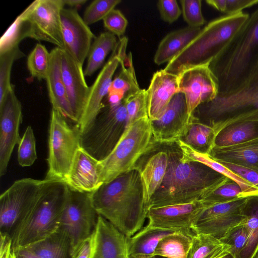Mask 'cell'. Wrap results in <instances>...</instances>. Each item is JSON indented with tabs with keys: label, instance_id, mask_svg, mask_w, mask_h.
<instances>
[{
	"label": "cell",
	"instance_id": "cell-30",
	"mask_svg": "<svg viewBox=\"0 0 258 258\" xmlns=\"http://www.w3.org/2000/svg\"><path fill=\"white\" fill-rule=\"evenodd\" d=\"M24 247L38 258H73L70 239L58 228L46 238Z\"/></svg>",
	"mask_w": 258,
	"mask_h": 258
},
{
	"label": "cell",
	"instance_id": "cell-1",
	"mask_svg": "<svg viewBox=\"0 0 258 258\" xmlns=\"http://www.w3.org/2000/svg\"><path fill=\"white\" fill-rule=\"evenodd\" d=\"M175 144H164L168 155L167 169L148 209L202 200L229 178L202 163L183 161Z\"/></svg>",
	"mask_w": 258,
	"mask_h": 258
},
{
	"label": "cell",
	"instance_id": "cell-54",
	"mask_svg": "<svg viewBox=\"0 0 258 258\" xmlns=\"http://www.w3.org/2000/svg\"><path fill=\"white\" fill-rule=\"evenodd\" d=\"M251 258H258V249Z\"/></svg>",
	"mask_w": 258,
	"mask_h": 258
},
{
	"label": "cell",
	"instance_id": "cell-29",
	"mask_svg": "<svg viewBox=\"0 0 258 258\" xmlns=\"http://www.w3.org/2000/svg\"><path fill=\"white\" fill-rule=\"evenodd\" d=\"M176 231L147 225L132 237L127 238L128 258H150L154 255L159 241Z\"/></svg>",
	"mask_w": 258,
	"mask_h": 258
},
{
	"label": "cell",
	"instance_id": "cell-27",
	"mask_svg": "<svg viewBox=\"0 0 258 258\" xmlns=\"http://www.w3.org/2000/svg\"><path fill=\"white\" fill-rule=\"evenodd\" d=\"M258 138V119H239L223 126L216 134L213 148L242 144Z\"/></svg>",
	"mask_w": 258,
	"mask_h": 258
},
{
	"label": "cell",
	"instance_id": "cell-20",
	"mask_svg": "<svg viewBox=\"0 0 258 258\" xmlns=\"http://www.w3.org/2000/svg\"><path fill=\"white\" fill-rule=\"evenodd\" d=\"M60 53L62 79L77 123L82 115L90 87L86 83L83 66L65 49L60 48Z\"/></svg>",
	"mask_w": 258,
	"mask_h": 258
},
{
	"label": "cell",
	"instance_id": "cell-3",
	"mask_svg": "<svg viewBox=\"0 0 258 258\" xmlns=\"http://www.w3.org/2000/svg\"><path fill=\"white\" fill-rule=\"evenodd\" d=\"M258 63V8L209 64L218 94L230 93L247 79Z\"/></svg>",
	"mask_w": 258,
	"mask_h": 258
},
{
	"label": "cell",
	"instance_id": "cell-12",
	"mask_svg": "<svg viewBox=\"0 0 258 258\" xmlns=\"http://www.w3.org/2000/svg\"><path fill=\"white\" fill-rule=\"evenodd\" d=\"M98 217L92 204L91 193L70 190L61 214L58 229L70 239L72 257L82 243L94 232Z\"/></svg>",
	"mask_w": 258,
	"mask_h": 258
},
{
	"label": "cell",
	"instance_id": "cell-45",
	"mask_svg": "<svg viewBox=\"0 0 258 258\" xmlns=\"http://www.w3.org/2000/svg\"><path fill=\"white\" fill-rule=\"evenodd\" d=\"M104 26L114 35L120 37L125 32L128 21L120 11L111 10L103 19Z\"/></svg>",
	"mask_w": 258,
	"mask_h": 258
},
{
	"label": "cell",
	"instance_id": "cell-49",
	"mask_svg": "<svg viewBox=\"0 0 258 258\" xmlns=\"http://www.w3.org/2000/svg\"><path fill=\"white\" fill-rule=\"evenodd\" d=\"M95 246L94 232L80 245L73 258H91Z\"/></svg>",
	"mask_w": 258,
	"mask_h": 258
},
{
	"label": "cell",
	"instance_id": "cell-37",
	"mask_svg": "<svg viewBox=\"0 0 258 258\" xmlns=\"http://www.w3.org/2000/svg\"><path fill=\"white\" fill-rule=\"evenodd\" d=\"M50 62V52L45 46L37 43L27 57V68L32 78L45 80Z\"/></svg>",
	"mask_w": 258,
	"mask_h": 258
},
{
	"label": "cell",
	"instance_id": "cell-7",
	"mask_svg": "<svg viewBox=\"0 0 258 258\" xmlns=\"http://www.w3.org/2000/svg\"><path fill=\"white\" fill-rule=\"evenodd\" d=\"M157 144L154 140L149 116L133 122L125 128L110 153L99 161L101 183L136 168L139 159Z\"/></svg>",
	"mask_w": 258,
	"mask_h": 258
},
{
	"label": "cell",
	"instance_id": "cell-38",
	"mask_svg": "<svg viewBox=\"0 0 258 258\" xmlns=\"http://www.w3.org/2000/svg\"><path fill=\"white\" fill-rule=\"evenodd\" d=\"M25 56L19 46L0 53V102L13 85L10 81L13 64L15 60Z\"/></svg>",
	"mask_w": 258,
	"mask_h": 258
},
{
	"label": "cell",
	"instance_id": "cell-22",
	"mask_svg": "<svg viewBox=\"0 0 258 258\" xmlns=\"http://www.w3.org/2000/svg\"><path fill=\"white\" fill-rule=\"evenodd\" d=\"M99 161L81 147L64 181L69 189L84 193H92L97 190L102 184Z\"/></svg>",
	"mask_w": 258,
	"mask_h": 258
},
{
	"label": "cell",
	"instance_id": "cell-19",
	"mask_svg": "<svg viewBox=\"0 0 258 258\" xmlns=\"http://www.w3.org/2000/svg\"><path fill=\"white\" fill-rule=\"evenodd\" d=\"M64 49L81 65L88 56L96 36L76 9L63 8L60 14Z\"/></svg>",
	"mask_w": 258,
	"mask_h": 258
},
{
	"label": "cell",
	"instance_id": "cell-23",
	"mask_svg": "<svg viewBox=\"0 0 258 258\" xmlns=\"http://www.w3.org/2000/svg\"><path fill=\"white\" fill-rule=\"evenodd\" d=\"M94 235L95 246L91 258H128V238L99 215Z\"/></svg>",
	"mask_w": 258,
	"mask_h": 258
},
{
	"label": "cell",
	"instance_id": "cell-41",
	"mask_svg": "<svg viewBox=\"0 0 258 258\" xmlns=\"http://www.w3.org/2000/svg\"><path fill=\"white\" fill-rule=\"evenodd\" d=\"M18 147V162L22 167L32 165L37 158L36 138L32 127L28 125Z\"/></svg>",
	"mask_w": 258,
	"mask_h": 258
},
{
	"label": "cell",
	"instance_id": "cell-53",
	"mask_svg": "<svg viewBox=\"0 0 258 258\" xmlns=\"http://www.w3.org/2000/svg\"><path fill=\"white\" fill-rule=\"evenodd\" d=\"M150 258H168L167 257L158 255H154L153 256L151 257Z\"/></svg>",
	"mask_w": 258,
	"mask_h": 258
},
{
	"label": "cell",
	"instance_id": "cell-33",
	"mask_svg": "<svg viewBox=\"0 0 258 258\" xmlns=\"http://www.w3.org/2000/svg\"><path fill=\"white\" fill-rule=\"evenodd\" d=\"M119 65V73L112 80L108 92L120 93L125 98L141 89L136 78L131 52L124 55Z\"/></svg>",
	"mask_w": 258,
	"mask_h": 258
},
{
	"label": "cell",
	"instance_id": "cell-10",
	"mask_svg": "<svg viewBox=\"0 0 258 258\" xmlns=\"http://www.w3.org/2000/svg\"><path fill=\"white\" fill-rule=\"evenodd\" d=\"M63 0H36L20 15L17 20L23 39L28 37L43 41L63 49L60 14Z\"/></svg>",
	"mask_w": 258,
	"mask_h": 258
},
{
	"label": "cell",
	"instance_id": "cell-11",
	"mask_svg": "<svg viewBox=\"0 0 258 258\" xmlns=\"http://www.w3.org/2000/svg\"><path fill=\"white\" fill-rule=\"evenodd\" d=\"M127 112L123 100L105 104L88 131L81 136V146L100 161L112 151L126 126Z\"/></svg>",
	"mask_w": 258,
	"mask_h": 258
},
{
	"label": "cell",
	"instance_id": "cell-9",
	"mask_svg": "<svg viewBox=\"0 0 258 258\" xmlns=\"http://www.w3.org/2000/svg\"><path fill=\"white\" fill-rule=\"evenodd\" d=\"M57 182L61 181L32 178L14 182L0 196V235L11 238L23 215Z\"/></svg>",
	"mask_w": 258,
	"mask_h": 258
},
{
	"label": "cell",
	"instance_id": "cell-43",
	"mask_svg": "<svg viewBox=\"0 0 258 258\" xmlns=\"http://www.w3.org/2000/svg\"><path fill=\"white\" fill-rule=\"evenodd\" d=\"M121 2L120 0H95L86 8L83 17V20L88 26L103 20Z\"/></svg>",
	"mask_w": 258,
	"mask_h": 258
},
{
	"label": "cell",
	"instance_id": "cell-21",
	"mask_svg": "<svg viewBox=\"0 0 258 258\" xmlns=\"http://www.w3.org/2000/svg\"><path fill=\"white\" fill-rule=\"evenodd\" d=\"M148 116L151 121L159 119L173 96L179 92L178 75L163 70L153 75L147 90Z\"/></svg>",
	"mask_w": 258,
	"mask_h": 258
},
{
	"label": "cell",
	"instance_id": "cell-17",
	"mask_svg": "<svg viewBox=\"0 0 258 258\" xmlns=\"http://www.w3.org/2000/svg\"><path fill=\"white\" fill-rule=\"evenodd\" d=\"M207 205L202 200L150 208L147 218L149 226L194 234L192 226L198 216Z\"/></svg>",
	"mask_w": 258,
	"mask_h": 258
},
{
	"label": "cell",
	"instance_id": "cell-26",
	"mask_svg": "<svg viewBox=\"0 0 258 258\" xmlns=\"http://www.w3.org/2000/svg\"><path fill=\"white\" fill-rule=\"evenodd\" d=\"M209 155L218 162L234 164L258 171V138L231 146L214 147Z\"/></svg>",
	"mask_w": 258,
	"mask_h": 258
},
{
	"label": "cell",
	"instance_id": "cell-44",
	"mask_svg": "<svg viewBox=\"0 0 258 258\" xmlns=\"http://www.w3.org/2000/svg\"><path fill=\"white\" fill-rule=\"evenodd\" d=\"M180 3L183 18L188 27L199 28L205 23L202 12V1L181 0Z\"/></svg>",
	"mask_w": 258,
	"mask_h": 258
},
{
	"label": "cell",
	"instance_id": "cell-18",
	"mask_svg": "<svg viewBox=\"0 0 258 258\" xmlns=\"http://www.w3.org/2000/svg\"><path fill=\"white\" fill-rule=\"evenodd\" d=\"M191 118L184 94L176 93L162 116L151 121L154 140L158 144L176 143L186 134Z\"/></svg>",
	"mask_w": 258,
	"mask_h": 258
},
{
	"label": "cell",
	"instance_id": "cell-16",
	"mask_svg": "<svg viewBox=\"0 0 258 258\" xmlns=\"http://www.w3.org/2000/svg\"><path fill=\"white\" fill-rule=\"evenodd\" d=\"M22 120V110L13 86L0 102V176L7 171L14 149L21 137L20 125Z\"/></svg>",
	"mask_w": 258,
	"mask_h": 258
},
{
	"label": "cell",
	"instance_id": "cell-25",
	"mask_svg": "<svg viewBox=\"0 0 258 258\" xmlns=\"http://www.w3.org/2000/svg\"><path fill=\"white\" fill-rule=\"evenodd\" d=\"M168 164V155L165 149L150 156L143 168H136L140 173L144 200L148 208L151 197L163 181Z\"/></svg>",
	"mask_w": 258,
	"mask_h": 258
},
{
	"label": "cell",
	"instance_id": "cell-24",
	"mask_svg": "<svg viewBox=\"0 0 258 258\" xmlns=\"http://www.w3.org/2000/svg\"><path fill=\"white\" fill-rule=\"evenodd\" d=\"M50 52V67L45 80L52 109L76 124L77 119L69 103L62 77L60 48L56 47Z\"/></svg>",
	"mask_w": 258,
	"mask_h": 258
},
{
	"label": "cell",
	"instance_id": "cell-15",
	"mask_svg": "<svg viewBox=\"0 0 258 258\" xmlns=\"http://www.w3.org/2000/svg\"><path fill=\"white\" fill-rule=\"evenodd\" d=\"M179 92L185 97L189 116L201 104L214 99L218 94V86L209 64L185 69L178 74Z\"/></svg>",
	"mask_w": 258,
	"mask_h": 258
},
{
	"label": "cell",
	"instance_id": "cell-31",
	"mask_svg": "<svg viewBox=\"0 0 258 258\" xmlns=\"http://www.w3.org/2000/svg\"><path fill=\"white\" fill-rule=\"evenodd\" d=\"M117 42L115 35L109 32L102 33L96 37L87 56L85 76H91L102 66L107 55L115 48Z\"/></svg>",
	"mask_w": 258,
	"mask_h": 258
},
{
	"label": "cell",
	"instance_id": "cell-34",
	"mask_svg": "<svg viewBox=\"0 0 258 258\" xmlns=\"http://www.w3.org/2000/svg\"><path fill=\"white\" fill-rule=\"evenodd\" d=\"M194 234L176 232L165 236L158 244L154 255L168 258H187Z\"/></svg>",
	"mask_w": 258,
	"mask_h": 258
},
{
	"label": "cell",
	"instance_id": "cell-2",
	"mask_svg": "<svg viewBox=\"0 0 258 258\" xmlns=\"http://www.w3.org/2000/svg\"><path fill=\"white\" fill-rule=\"evenodd\" d=\"M97 214L127 238L140 230L147 218L140 173L135 168L102 184L91 193Z\"/></svg>",
	"mask_w": 258,
	"mask_h": 258
},
{
	"label": "cell",
	"instance_id": "cell-5",
	"mask_svg": "<svg viewBox=\"0 0 258 258\" xmlns=\"http://www.w3.org/2000/svg\"><path fill=\"white\" fill-rule=\"evenodd\" d=\"M70 191L64 182H57L36 202L15 227L11 236V249L26 247L58 229Z\"/></svg>",
	"mask_w": 258,
	"mask_h": 258
},
{
	"label": "cell",
	"instance_id": "cell-28",
	"mask_svg": "<svg viewBox=\"0 0 258 258\" xmlns=\"http://www.w3.org/2000/svg\"><path fill=\"white\" fill-rule=\"evenodd\" d=\"M201 29L187 26L168 33L158 46L154 62L157 65L168 63L193 41Z\"/></svg>",
	"mask_w": 258,
	"mask_h": 258
},
{
	"label": "cell",
	"instance_id": "cell-39",
	"mask_svg": "<svg viewBox=\"0 0 258 258\" xmlns=\"http://www.w3.org/2000/svg\"><path fill=\"white\" fill-rule=\"evenodd\" d=\"M244 197H247L244 194L240 185L229 178L224 183L201 200L207 205L211 206Z\"/></svg>",
	"mask_w": 258,
	"mask_h": 258
},
{
	"label": "cell",
	"instance_id": "cell-14",
	"mask_svg": "<svg viewBox=\"0 0 258 258\" xmlns=\"http://www.w3.org/2000/svg\"><path fill=\"white\" fill-rule=\"evenodd\" d=\"M247 197L205 207L192 227L195 233L210 235L218 239L244 220L243 209Z\"/></svg>",
	"mask_w": 258,
	"mask_h": 258
},
{
	"label": "cell",
	"instance_id": "cell-8",
	"mask_svg": "<svg viewBox=\"0 0 258 258\" xmlns=\"http://www.w3.org/2000/svg\"><path fill=\"white\" fill-rule=\"evenodd\" d=\"M81 147V135L76 125H71L59 112L52 109L48 136V169L45 178L64 182Z\"/></svg>",
	"mask_w": 258,
	"mask_h": 258
},
{
	"label": "cell",
	"instance_id": "cell-4",
	"mask_svg": "<svg viewBox=\"0 0 258 258\" xmlns=\"http://www.w3.org/2000/svg\"><path fill=\"white\" fill-rule=\"evenodd\" d=\"M249 16L248 14L240 12L225 15L211 21L164 70L178 75L189 68L209 64L243 26Z\"/></svg>",
	"mask_w": 258,
	"mask_h": 258
},
{
	"label": "cell",
	"instance_id": "cell-47",
	"mask_svg": "<svg viewBox=\"0 0 258 258\" xmlns=\"http://www.w3.org/2000/svg\"><path fill=\"white\" fill-rule=\"evenodd\" d=\"M219 162L258 189L257 171L230 163Z\"/></svg>",
	"mask_w": 258,
	"mask_h": 258
},
{
	"label": "cell",
	"instance_id": "cell-46",
	"mask_svg": "<svg viewBox=\"0 0 258 258\" xmlns=\"http://www.w3.org/2000/svg\"><path fill=\"white\" fill-rule=\"evenodd\" d=\"M157 7L162 19L169 24L176 21L182 13L176 0H160Z\"/></svg>",
	"mask_w": 258,
	"mask_h": 258
},
{
	"label": "cell",
	"instance_id": "cell-35",
	"mask_svg": "<svg viewBox=\"0 0 258 258\" xmlns=\"http://www.w3.org/2000/svg\"><path fill=\"white\" fill-rule=\"evenodd\" d=\"M243 213L248 241L242 258H251L258 249V194L247 197Z\"/></svg>",
	"mask_w": 258,
	"mask_h": 258
},
{
	"label": "cell",
	"instance_id": "cell-36",
	"mask_svg": "<svg viewBox=\"0 0 258 258\" xmlns=\"http://www.w3.org/2000/svg\"><path fill=\"white\" fill-rule=\"evenodd\" d=\"M229 247L210 235L195 233L187 258H215Z\"/></svg>",
	"mask_w": 258,
	"mask_h": 258
},
{
	"label": "cell",
	"instance_id": "cell-48",
	"mask_svg": "<svg viewBox=\"0 0 258 258\" xmlns=\"http://www.w3.org/2000/svg\"><path fill=\"white\" fill-rule=\"evenodd\" d=\"M258 4V0H225L223 13L226 15L242 12V10Z\"/></svg>",
	"mask_w": 258,
	"mask_h": 258
},
{
	"label": "cell",
	"instance_id": "cell-32",
	"mask_svg": "<svg viewBox=\"0 0 258 258\" xmlns=\"http://www.w3.org/2000/svg\"><path fill=\"white\" fill-rule=\"evenodd\" d=\"M216 135L214 128L199 122L191 116L186 134L179 140L195 150L209 154L213 148Z\"/></svg>",
	"mask_w": 258,
	"mask_h": 258
},
{
	"label": "cell",
	"instance_id": "cell-13",
	"mask_svg": "<svg viewBox=\"0 0 258 258\" xmlns=\"http://www.w3.org/2000/svg\"><path fill=\"white\" fill-rule=\"evenodd\" d=\"M127 42L126 37L120 38L108 60L89 87L82 115L76 124L81 136L90 128L104 106L103 101L108 93L113 75L126 53Z\"/></svg>",
	"mask_w": 258,
	"mask_h": 258
},
{
	"label": "cell",
	"instance_id": "cell-51",
	"mask_svg": "<svg viewBox=\"0 0 258 258\" xmlns=\"http://www.w3.org/2000/svg\"><path fill=\"white\" fill-rule=\"evenodd\" d=\"M87 2V0H63V2L66 5L70 7H80Z\"/></svg>",
	"mask_w": 258,
	"mask_h": 258
},
{
	"label": "cell",
	"instance_id": "cell-6",
	"mask_svg": "<svg viewBox=\"0 0 258 258\" xmlns=\"http://www.w3.org/2000/svg\"><path fill=\"white\" fill-rule=\"evenodd\" d=\"M217 133L225 125L246 118L258 119V63L247 79L236 90L219 94L199 105L192 116Z\"/></svg>",
	"mask_w": 258,
	"mask_h": 258
},
{
	"label": "cell",
	"instance_id": "cell-40",
	"mask_svg": "<svg viewBox=\"0 0 258 258\" xmlns=\"http://www.w3.org/2000/svg\"><path fill=\"white\" fill-rule=\"evenodd\" d=\"M127 112L126 127L135 121L148 116L147 90L138 92L123 99Z\"/></svg>",
	"mask_w": 258,
	"mask_h": 258
},
{
	"label": "cell",
	"instance_id": "cell-50",
	"mask_svg": "<svg viewBox=\"0 0 258 258\" xmlns=\"http://www.w3.org/2000/svg\"><path fill=\"white\" fill-rule=\"evenodd\" d=\"M10 258H38L25 247L11 249Z\"/></svg>",
	"mask_w": 258,
	"mask_h": 258
},
{
	"label": "cell",
	"instance_id": "cell-52",
	"mask_svg": "<svg viewBox=\"0 0 258 258\" xmlns=\"http://www.w3.org/2000/svg\"><path fill=\"white\" fill-rule=\"evenodd\" d=\"M228 249L229 248L225 249L215 258H235Z\"/></svg>",
	"mask_w": 258,
	"mask_h": 258
},
{
	"label": "cell",
	"instance_id": "cell-42",
	"mask_svg": "<svg viewBox=\"0 0 258 258\" xmlns=\"http://www.w3.org/2000/svg\"><path fill=\"white\" fill-rule=\"evenodd\" d=\"M229 247V251L235 258H242L248 241V235L243 222L233 227L220 239Z\"/></svg>",
	"mask_w": 258,
	"mask_h": 258
}]
</instances>
